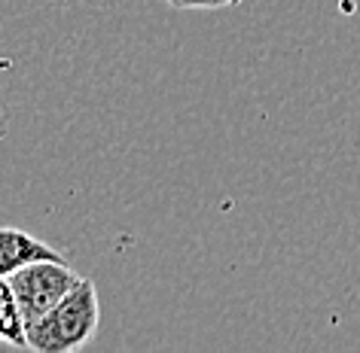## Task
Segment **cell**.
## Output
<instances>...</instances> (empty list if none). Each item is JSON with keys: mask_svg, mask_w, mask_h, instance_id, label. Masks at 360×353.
<instances>
[{"mask_svg": "<svg viewBox=\"0 0 360 353\" xmlns=\"http://www.w3.org/2000/svg\"><path fill=\"white\" fill-rule=\"evenodd\" d=\"M101 323V302L92 280L79 277V284L28 326V347L37 353H77L95 338Z\"/></svg>", "mask_w": 360, "mask_h": 353, "instance_id": "6da1fadb", "label": "cell"}, {"mask_svg": "<svg viewBox=\"0 0 360 353\" xmlns=\"http://www.w3.org/2000/svg\"><path fill=\"white\" fill-rule=\"evenodd\" d=\"M43 259L68 262L65 253L56 250V247H49L46 241L34 238V234L22 232V229L0 225V277H10L19 268L31 265V262H43Z\"/></svg>", "mask_w": 360, "mask_h": 353, "instance_id": "3957f363", "label": "cell"}, {"mask_svg": "<svg viewBox=\"0 0 360 353\" xmlns=\"http://www.w3.org/2000/svg\"><path fill=\"white\" fill-rule=\"evenodd\" d=\"M0 341L13 347H28V323L22 317L10 277H0Z\"/></svg>", "mask_w": 360, "mask_h": 353, "instance_id": "277c9868", "label": "cell"}, {"mask_svg": "<svg viewBox=\"0 0 360 353\" xmlns=\"http://www.w3.org/2000/svg\"><path fill=\"white\" fill-rule=\"evenodd\" d=\"M13 293L19 298L22 317L25 323H37L43 314H49L70 289L79 284V274L68 262H56V259H43V262H31V265L19 268L15 274H10Z\"/></svg>", "mask_w": 360, "mask_h": 353, "instance_id": "7a4b0ae2", "label": "cell"}, {"mask_svg": "<svg viewBox=\"0 0 360 353\" xmlns=\"http://www.w3.org/2000/svg\"><path fill=\"white\" fill-rule=\"evenodd\" d=\"M171 10H232L245 0H165Z\"/></svg>", "mask_w": 360, "mask_h": 353, "instance_id": "5b68a950", "label": "cell"}]
</instances>
